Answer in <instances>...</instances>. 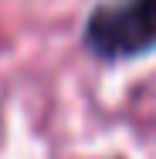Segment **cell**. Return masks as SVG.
<instances>
[{
	"mask_svg": "<svg viewBox=\"0 0 156 159\" xmlns=\"http://www.w3.org/2000/svg\"><path fill=\"white\" fill-rule=\"evenodd\" d=\"M85 44L102 61L156 51V0H105L85 20Z\"/></svg>",
	"mask_w": 156,
	"mask_h": 159,
	"instance_id": "cell-1",
	"label": "cell"
}]
</instances>
